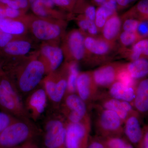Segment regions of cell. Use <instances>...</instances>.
Returning <instances> with one entry per match:
<instances>
[{"instance_id":"1","label":"cell","mask_w":148,"mask_h":148,"mask_svg":"<svg viewBox=\"0 0 148 148\" xmlns=\"http://www.w3.org/2000/svg\"><path fill=\"white\" fill-rule=\"evenodd\" d=\"M0 77V110L21 120H32L26 110L24 99L10 77Z\"/></svg>"},{"instance_id":"2","label":"cell","mask_w":148,"mask_h":148,"mask_svg":"<svg viewBox=\"0 0 148 148\" xmlns=\"http://www.w3.org/2000/svg\"><path fill=\"white\" fill-rule=\"evenodd\" d=\"M41 133L33 121L18 120L0 132V148H16L34 141Z\"/></svg>"},{"instance_id":"3","label":"cell","mask_w":148,"mask_h":148,"mask_svg":"<svg viewBox=\"0 0 148 148\" xmlns=\"http://www.w3.org/2000/svg\"><path fill=\"white\" fill-rule=\"evenodd\" d=\"M68 122L58 109L48 110L43 122V141L45 147L65 148Z\"/></svg>"},{"instance_id":"4","label":"cell","mask_w":148,"mask_h":148,"mask_svg":"<svg viewBox=\"0 0 148 148\" xmlns=\"http://www.w3.org/2000/svg\"><path fill=\"white\" fill-rule=\"evenodd\" d=\"M16 76L11 80L23 98L38 87L46 72L44 63L38 60L30 61L14 71Z\"/></svg>"},{"instance_id":"5","label":"cell","mask_w":148,"mask_h":148,"mask_svg":"<svg viewBox=\"0 0 148 148\" xmlns=\"http://www.w3.org/2000/svg\"><path fill=\"white\" fill-rule=\"evenodd\" d=\"M97 114L95 122L97 135L106 138L123 136V122L114 111L96 106Z\"/></svg>"},{"instance_id":"6","label":"cell","mask_w":148,"mask_h":148,"mask_svg":"<svg viewBox=\"0 0 148 148\" xmlns=\"http://www.w3.org/2000/svg\"><path fill=\"white\" fill-rule=\"evenodd\" d=\"M58 110L69 123L90 120L89 108L76 93H66Z\"/></svg>"},{"instance_id":"7","label":"cell","mask_w":148,"mask_h":148,"mask_svg":"<svg viewBox=\"0 0 148 148\" xmlns=\"http://www.w3.org/2000/svg\"><path fill=\"white\" fill-rule=\"evenodd\" d=\"M91 130V120L69 123L65 140V148H87Z\"/></svg>"},{"instance_id":"8","label":"cell","mask_w":148,"mask_h":148,"mask_svg":"<svg viewBox=\"0 0 148 148\" xmlns=\"http://www.w3.org/2000/svg\"><path fill=\"white\" fill-rule=\"evenodd\" d=\"M76 93L90 108L98 100L101 92L95 83L92 72L79 73L77 80Z\"/></svg>"},{"instance_id":"9","label":"cell","mask_w":148,"mask_h":148,"mask_svg":"<svg viewBox=\"0 0 148 148\" xmlns=\"http://www.w3.org/2000/svg\"><path fill=\"white\" fill-rule=\"evenodd\" d=\"M48 101L43 86L37 87L24 98V105L30 119L36 122L46 112Z\"/></svg>"},{"instance_id":"10","label":"cell","mask_w":148,"mask_h":148,"mask_svg":"<svg viewBox=\"0 0 148 148\" xmlns=\"http://www.w3.org/2000/svg\"><path fill=\"white\" fill-rule=\"evenodd\" d=\"M143 118L135 110L130 114L123 123L124 137L135 148H138L143 139Z\"/></svg>"},{"instance_id":"11","label":"cell","mask_w":148,"mask_h":148,"mask_svg":"<svg viewBox=\"0 0 148 148\" xmlns=\"http://www.w3.org/2000/svg\"><path fill=\"white\" fill-rule=\"evenodd\" d=\"M95 106L110 110L118 114L124 122L128 115L135 110L131 103L111 97L107 92H101Z\"/></svg>"},{"instance_id":"12","label":"cell","mask_w":148,"mask_h":148,"mask_svg":"<svg viewBox=\"0 0 148 148\" xmlns=\"http://www.w3.org/2000/svg\"><path fill=\"white\" fill-rule=\"evenodd\" d=\"M122 65L108 64L100 67L92 72L93 79L98 87L109 88L117 80Z\"/></svg>"},{"instance_id":"13","label":"cell","mask_w":148,"mask_h":148,"mask_svg":"<svg viewBox=\"0 0 148 148\" xmlns=\"http://www.w3.org/2000/svg\"><path fill=\"white\" fill-rule=\"evenodd\" d=\"M132 106L142 117L148 118V77L137 82Z\"/></svg>"},{"instance_id":"14","label":"cell","mask_w":148,"mask_h":148,"mask_svg":"<svg viewBox=\"0 0 148 148\" xmlns=\"http://www.w3.org/2000/svg\"><path fill=\"white\" fill-rule=\"evenodd\" d=\"M32 28L35 36L42 40L54 39L61 33V28L58 25L42 19L34 20L32 23Z\"/></svg>"},{"instance_id":"15","label":"cell","mask_w":148,"mask_h":148,"mask_svg":"<svg viewBox=\"0 0 148 148\" xmlns=\"http://www.w3.org/2000/svg\"><path fill=\"white\" fill-rule=\"evenodd\" d=\"M135 86L117 80L109 88L108 93L112 98L126 101L132 105L135 98Z\"/></svg>"},{"instance_id":"16","label":"cell","mask_w":148,"mask_h":148,"mask_svg":"<svg viewBox=\"0 0 148 148\" xmlns=\"http://www.w3.org/2000/svg\"><path fill=\"white\" fill-rule=\"evenodd\" d=\"M43 55L47 58L48 64L46 66L47 73L55 71L61 66L63 59V51L58 47L45 45L41 49Z\"/></svg>"},{"instance_id":"17","label":"cell","mask_w":148,"mask_h":148,"mask_svg":"<svg viewBox=\"0 0 148 148\" xmlns=\"http://www.w3.org/2000/svg\"><path fill=\"white\" fill-rule=\"evenodd\" d=\"M117 8L116 0H108L97 8L95 23L98 28H103L107 20L115 14Z\"/></svg>"},{"instance_id":"18","label":"cell","mask_w":148,"mask_h":148,"mask_svg":"<svg viewBox=\"0 0 148 148\" xmlns=\"http://www.w3.org/2000/svg\"><path fill=\"white\" fill-rule=\"evenodd\" d=\"M68 45L75 60L80 61L83 58L85 49L84 38L80 32L75 31L71 33L68 39Z\"/></svg>"},{"instance_id":"19","label":"cell","mask_w":148,"mask_h":148,"mask_svg":"<svg viewBox=\"0 0 148 148\" xmlns=\"http://www.w3.org/2000/svg\"><path fill=\"white\" fill-rule=\"evenodd\" d=\"M125 69L133 79L140 80L148 76V60L140 58L127 64Z\"/></svg>"},{"instance_id":"20","label":"cell","mask_w":148,"mask_h":148,"mask_svg":"<svg viewBox=\"0 0 148 148\" xmlns=\"http://www.w3.org/2000/svg\"><path fill=\"white\" fill-rule=\"evenodd\" d=\"M121 27L120 18L116 14L110 17L103 27V36L106 40L111 41L118 36Z\"/></svg>"},{"instance_id":"21","label":"cell","mask_w":148,"mask_h":148,"mask_svg":"<svg viewBox=\"0 0 148 148\" xmlns=\"http://www.w3.org/2000/svg\"><path fill=\"white\" fill-rule=\"evenodd\" d=\"M85 47L88 51L96 55L106 54L110 50V45L106 41L96 39L88 36L84 39Z\"/></svg>"},{"instance_id":"22","label":"cell","mask_w":148,"mask_h":148,"mask_svg":"<svg viewBox=\"0 0 148 148\" xmlns=\"http://www.w3.org/2000/svg\"><path fill=\"white\" fill-rule=\"evenodd\" d=\"M24 24L20 21L8 18H0V30L11 35H20L25 31Z\"/></svg>"},{"instance_id":"23","label":"cell","mask_w":148,"mask_h":148,"mask_svg":"<svg viewBox=\"0 0 148 148\" xmlns=\"http://www.w3.org/2000/svg\"><path fill=\"white\" fill-rule=\"evenodd\" d=\"M32 45L28 42L24 40H16L10 42L5 47L7 53L14 56L24 55L31 50Z\"/></svg>"},{"instance_id":"24","label":"cell","mask_w":148,"mask_h":148,"mask_svg":"<svg viewBox=\"0 0 148 148\" xmlns=\"http://www.w3.org/2000/svg\"><path fill=\"white\" fill-rule=\"evenodd\" d=\"M67 91L66 93H76V86L77 79L79 74V66L77 62H72L68 65Z\"/></svg>"},{"instance_id":"25","label":"cell","mask_w":148,"mask_h":148,"mask_svg":"<svg viewBox=\"0 0 148 148\" xmlns=\"http://www.w3.org/2000/svg\"><path fill=\"white\" fill-rule=\"evenodd\" d=\"M106 148H134L131 143L123 136L104 138Z\"/></svg>"},{"instance_id":"26","label":"cell","mask_w":148,"mask_h":148,"mask_svg":"<svg viewBox=\"0 0 148 148\" xmlns=\"http://www.w3.org/2000/svg\"><path fill=\"white\" fill-rule=\"evenodd\" d=\"M145 54L148 56V40H141L133 46L130 58L132 61H135L140 58L141 54Z\"/></svg>"},{"instance_id":"27","label":"cell","mask_w":148,"mask_h":148,"mask_svg":"<svg viewBox=\"0 0 148 148\" xmlns=\"http://www.w3.org/2000/svg\"><path fill=\"white\" fill-rule=\"evenodd\" d=\"M18 120L19 119L0 110V132Z\"/></svg>"},{"instance_id":"28","label":"cell","mask_w":148,"mask_h":148,"mask_svg":"<svg viewBox=\"0 0 148 148\" xmlns=\"http://www.w3.org/2000/svg\"><path fill=\"white\" fill-rule=\"evenodd\" d=\"M137 37L136 32L124 31L120 36V40L123 45L129 46L135 42L137 39Z\"/></svg>"},{"instance_id":"29","label":"cell","mask_w":148,"mask_h":148,"mask_svg":"<svg viewBox=\"0 0 148 148\" xmlns=\"http://www.w3.org/2000/svg\"><path fill=\"white\" fill-rule=\"evenodd\" d=\"M83 0L82 5L83 6V10L84 13V17L89 21L95 22L96 9L94 6L90 4H85Z\"/></svg>"},{"instance_id":"30","label":"cell","mask_w":148,"mask_h":148,"mask_svg":"<svg viewBox=\"0 0 148 148\" xmlns=\"http://www.w3.org/2000/svg\"><path fill=\"white\" fill-rule=\"evenodd\" d=\"M7 6L24 11L30 7V4L29 0H10Z\"/></svg>"},{"instance_id":"31","label":"cell","mask_w":148,"mask_h":148,"mask_svg":"<svg viewBox=\"0 0 148 148\" xmlns=\"http://www.w3.org/2000/svg\"><path fill=\"white\" fill-rule=\"evenodd\" d=\"M87 148H106L104 138L98 135L90 137Z\"/></svg>"},{"instance_id":"32","label":"cell","mask_w":148,"mask_h":148,"mask_svg":"<svg viewBox=\"0 0 148 148\" xmlns=\"http://www.w3.org/2000/svg\"><path fill=\"white\" fill-rule=\"evenodd\" d=\"M56 6L69 11L75 10L76 3L70 0H51Z\"/></svg>"},{"instance_id":"33","label":"cell","mask_w":148,"mask_h":148,"mask_svg":"<svg viewBox=\"0 0 148 148\" xmlns=\"http://www.w3.org/2000/svg\"><path fill=\"white\" fill-rule=\"evenodd\" d=\"M139 24V21L136 19H126L123 24V30L125 32H136Z\"/></svg>"},{"instance_id":"34","label":"cell","mask_w":148,"mask_h":148,"mask_svg":"<svg viewBox=\"0 0 148 148\" xmlns=\"http://www.w3.org/2000/svg\"><path fill=\"white\" fill-rule=\"evenodd\" d=\"M134 9L139 13L148 16V0H140Z\"/></svg>"},{"instance_id":"35","label":"cell","mask_w":148,"mask_h":148,"mask_svg":"<svg viewBox=\"0 0 148 148\" xmlns=\"http://www.w3.org/2000/svg\"><path fill=\"white\" fill-rule=\"evenodd\" d=\"M23 11L15 9L7 6L5 7V14L6 17L11 18H17L23 13Z\"/></svg>"},{"instance_id":"36","label":"cell","mask_w":148,"mask_h":148,"mask_svg":"<svg viewBox=\"0 0 148 148\" xmlns=\"http://www.w3.org/2000/svg\"><path fill=\"white\" fill-rule=\"evenodd\" d=\"M12 38V35L0 31V47H5L10 42Z\"/></svg>"},{"instance_id":"37","label":"cell","mask_w":148,"mask_h":148,"mask_svg":"<svg viewBox=\"0 0 148 148\" xmlns=\"http://www.w3.org/2000/svg\"><path fill=\"white\" fill-rule=\"evenodd\" d=\"M138 148H148V125L143 126V136Z\"/></svg>"},{"instance_id":"38","label":"cell","mask_w":148,"mask_h":148,"mask_svg":"<svg viewBox=\"0 0 148 148\" xmlns=\"http://www.w3.org/2000/svg\"><path fill=\"white\" fill-rule=\"evenodd\" d=\"M138 33L142 36H146L148 35V22L143 21L138 25Z\"/></svg>"},{"instance_id":"39","label":"cell","mask_w":148,"mask_h":148,"mask_svg":"<svg viewBox=\"0 0 148 148\" xmlns=\"http://www.w3.org/2000/svg\"><path fill=\"white\" fill-rule=\"evenodd\" d=\"M91 21L84 17L79 21V26L83 31H87Z\"/></svg>"},{"instance_id":"40","label":"cell","mask_w":148,"mask_h":148,"mask_svg":"<svg viewBox=\"0 0 148 148\" xmlns=\"http://www.w3.org/2000/svg\"><path fill=\"white\" fill-rule=\"evenodd\" d=\"M137 0H116L118 8H123L127 7L135 2Z\"/></svg>"},{"instance_id":"41","label":"cell","mask_w":148,"mask_h":148,"mask_svg":"<svg viewBox=\"0 0 148 148\" xmlns=\"http://www.w3.org/2000/svg\"><path fill=\"white\" fill-rule=\"evenodd\" d=\"M87 31L91 35L97 34L98 32V27L96 26L95 22L92 21L90 22V26Z\"/></svg>"},{"instance_id":"42","label":"cell","mask_w":148,"mask_h":148,"mask_svg":"<svg viewBox=\"0 0 148 148\" xmlns=\"http://www.w3.org/2000/svg\"><path fill=\"white\" fill-rule=\"evenodd\" d=\"M16 148H39L34 141H31L24 143Z\"/></svg>"},{"instance_id":"43","label":"cell","mask_w":148,"mask_h":148,"mask_svg":"<svg viewBox=\"0 0 148 148\" xmlns=\"http://www.w3.org/2000/svg\"><path fill=\"white\" fill-rule=\"evenodd\" d=\"M6 17L5 8L0 6V18H5Z\"/></svg>"},{"instance_id":"44","label":"cell","mask_w":148,"mask_h":148,"mask_svg":"<svg viewBox=\"0 0 148 148\" xmlns=\"http://www.w3.org/2000/svg\"><path fill=\"white\" fill-rule=\"evenodd\" d=\"M92 1L95 4L100 6L107 1L108 0H92Z\"/></svg>"},{"instance_id":"45","label":"cell","mask_w":148,"mask_h":148,"mask_svg":"<svg viewBox=\"0 0 148 148\" xmlns=\"http://www.w3.org/2000/svg\"><path fill=\"white\" fill-rule=\"evenodd\" d=\"M10 0H0V3L7 5Z\"/></svg>"},{"instance_id":"46","label":"cell","mask_w":148,"mask_h":148,"mask_svg":"<svg viewBox=\"0 0 148 148\" xmlns=\"http://www.w3.org/2000/svg\"><path fill=\"white\" fill-rule=\"evenodd\" d=\"M70 1H71L74 2L76 3L79 0H70Z\"/></svg>"},{"instance_id":"47","label":"cell","mask_w":148,"mask_h":148,"mask_svg":"<svg viewBox=\"0 0 148 148\" xmlns=\"http://www.w3.org/2000/svg\"><path fill=\"white\" fill-rule=\"evenodd\" d=\"M1 66H0V71H1ZM0 73H1V72H0Z\"/></svg>"}]
</instances>
